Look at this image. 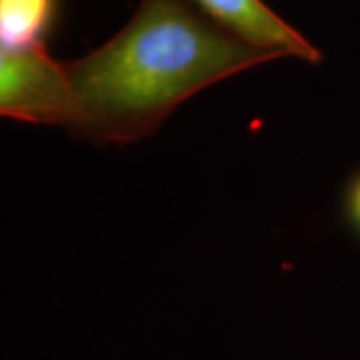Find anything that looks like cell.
I'll list each match as a JSON object with an SVG mask.
<instances>
[{
	"instance_id": "obj_1",
	"label": "cell",
	"mask_w": 360,
	"mask_h": 360,
	"mask_svg": "<svg viewBox=\"0 0 360 360\" xmlns=\"http://www.w3.org/2000/svg\"><path fill=\"white\" fill-rule=\"evenodd\" d=\"M276 58L214 25L191 0H141L112 39L66 63L68 130L101 146L139 142L196 92Z\"/></svg>"
},
{
	"instance_id": "obj_2",
	"label": "cell",
	"mask_w": 360,
	"mask_h": 360,
	"mask_svg": "<svg viewBox=\"0 0 360 360\" xmlns=\"http://www.w3.org/2000/svg\"><path fill=\"white\" fill-rule=\"evenodd\" d=\"M0 115L32 124H70L72 84L66 63L44 44L0 51Z\"/></svg>"
},
{
	"instance_id": "obj_3",
	"label": "cell",
	"mask_w": 360,
	"mask_h": 360,
	"mask_svg": "<svg viewBox=\"0 0 360 360\" xmlns=\"http://www.w3.org/2000/svg\"><path fill=\"white\" fill-rule=\"evenodd\" d=\"M200 13L214 25L245 40L260 51L274 52L281 56H296L307 63H321L322 54L312 46L298 30L274 11L264 0H191Z\"/></svg>"
},
{
	"instance_id": "obj_4",
	"label": "cell",
	"mask_w": 360,
	"mask_h": 360,
	"mask_svg": "<svg viewBox=\"0 0 360 360\" xmlns=\"http://www.w3.org/2000/svg\"><path fill=\"white\" fill-rule=\"evenodd\" d=\"M60 0H0V51L44 44Z\"/></svg>"
},
{
	"instance_id": "obj_5",
	"label": "cell",
	"mask_w": 360,
	"mask_h": 360,
	"mask_svg": "<svg viewBox=\"0 0 360 360\" xmlns=\"http://www.w3.org/2000/svg\"><path fill=\"white\" fill-rule=\"evenodd\" d=\"M347 210L350 222L360 231V174L352 180L347 196Z\"/></svg>"
}]
</instances>
